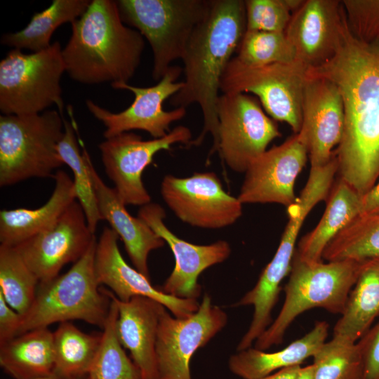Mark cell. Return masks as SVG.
<instances>
[{"label": "cell", "instance_id": "obj_1", "mask_svg": "<svg viewBox=\"0 0 379 379\" xmlns=\"http://www.w3.org/2000/svg\"><path fill=\"white\" fill-rule=\"evenodd\" d=\"M307 76L326 79L340 92L345 126L335 151L338 172L364 196L379 180V35L358 39L345 17L335 55Z\"/></svg>", "mask_w": 379, "mask_h": 379}, {"label": "cell", "instance_id": "obj_2", "mask_svg": "<svg viewBox=\"0 0 379 379\" xmlns=\"http://www.w3.org/2000/svg\"><path fill=\"white\" fill-rule=\"evenodd\" d=\"M246 30L244 1L211 0L208 12L194 30L182 58L184 86L169 100L175 108L199 105L203 128L186 145H200L209 133L213 138L209 157L218 152L216 105L221 79Z\"/></svg>", "mask_w": 379, "mask_h": 379}, {"label": "cell", "instance_id": "obj_3", "mask_svg": "<svg viewBox=\"0 0 379 379\" xmlns=\"http://www.w3.org/2000/svg\"><path fill=\"white\" fill-rule=\"evenodd\" d=\"M145 48L141 34L122 22L116 1L93 0L72 23L62 55L65 72L85 84L128 83Z\"/></svg>", "mask_w": 379, "mask_h": 379}, {"label": "cell", "instance_id": "obj_4", "mask_svg": "<svg viewBox=\"0 0 379 379\" xmlns=\"http://www.w3.org/2000/svg\"><path fill=\"white\" fill-rule=\"evenodd\" d=\"M362 262L352 260L310 262L295 253L284 288L282 307L274 321L255 341L254 347L265 351L281 344L293 321L309 310L322 308L341 315Z\"/></svg>", "mask_w": 379, "mask_h": 379}, {"label": "cell", "instance_id": "obj_5", "mask_svg": "<svg viewBox=\"0 0 379 379\" xmlns=\"http://www.w3.org/2000/svg\"><path fill=\"white\" fill-rule=\"evenodd\" d=\"M96 244L95 239L65 274L39 282L32 306L21 316L17 335L72 320H81L103 328L112 300L96 277Z\"/></svg>", "mask_w": 379, "mask_h": 379}, {"label": "cell", "instance_id": "obj_6", "mask_svg": "<svg viewBox=\"0 0 379 379\" xmlns=\"http://www.w3.org/2000/svg\"><path fill=\"white\" fill-rule=\"evenodd\" d=\"M63 119L56 110L0 116L1 187L32 178L53 177V171L64 164L58 152Z\"/></svg>", "mask_w": 379, "mask_h": 379}, {"label": "cell", "instance_id": "obj_7", "mask_svg": "<svg viewBox=\"0 0 379 379\" xmlns=\"http://www.w3.org/2000/svg\"><path fill=\"white\" fill-rule=\"evenodd\" d=\"M124 24L147 40L153 53L152 78L159 81L173 62L182 58L197 26L206 16L211 0L116 1Z\"/></svg>", "mask_w": 379, "mask_h": 379}, {"label": "cell", "instance_id": "obj_8", "mask_svg": "<svg viewBox=\"0 0 379 379\" xmlns=\"http://www.w3.org/2000/svg\"><path fill=\"white\" fill-rule=\"evenodd\" d=\"M60 44L24 53L11 49L0 62V111L4 115L40 114L56 105L63 117L60 79L65 72Z\"/></svg>", "mask_w": 379, "mask_h": 379}, {"label": "cell", "instance_id": "obj_9", "mask_svg": "<svg viewBox=\"0 0 379 379\" xmlns=\"http://www.w3.org/2000/svg\"><path fill=\"white\" fill-rule=\"evenodd\" d=\"M309 69L297 60L252 67L233 57L221 79L220 91L254 94L274 120L287 123L296 134L302 123V101Z\"/></svg>", "mask_w": 379, "mask_h": 379}, {"label": "cell", "instance_id": "obj_10", "mask_svg": "<svg viewBox=\"0 0 379 379\" xmlns=\"http://www.w3.org/2000/svg\"><path fill=\"white\" fill-rule=\"evenodd\" d=\"M260 102L247 93H222L217 100L218 152L227 166L245 173L252 162L281 136Z\"/></svg>", "mask_w": 379, "mask_h": 379}, {"label": "cell", "instance_id": "obj_11", "mask_svg": "<svg viewBox=\"0 0 379 379\" xmlns=\"http://www.w3.org/2000/svg\"><path fill=\"white\" fill-rule=\"evenodd\" d=\"M227 315L205 294L198 310L177 318L165 309L160 317L156 342L159 379H192L190 361L227 324Z\"/></svg>", "mask_w": 379, "mask_h": 379}, {"label": "cell", "instance_id": "obj_12", "mask_svg": "<svg viewBox=\"0 0 379 379\" xmlns=\"http://www.w3.org/2000/svg\"><path fill=\"white\" fill-rule=\"evenodd\" d=\"M191 140L190 129L180 125L163 138L148 140L134 133L124 132L105 139L98 147L105 173L119 198L126 205L141 207L151 203L142 175L154 155L171 149L175 143L187 145Z\"/></svg>", "mask_w": 379, "mask_h": 379}, {"label": "cell", "instance_id": "obj_13", "mask_svg": "<svg viewBox=\"0 0 379 379\" xmlns=\"http://www.w3.org/2000/svg\"><path fill=\"white\" fill-rule=\"evenodd\" d=\"M182 72L180 66L171 65L165 75L152 86L138 87L128 83L111 84L115 89L128 90L135 95L131 105L119 113H112L87 100L86 105L88 111L106 127L103 133L105 138L132 130L145 131L153 138L166 135L171 131V124L186 114V109L183 107L170 111L163 108L164 102L183 87V81H176Z\"/></svg>", "mask_w": 379, "mask_h": 379}, {"label": "cell", "instance_id": "obj_14", "mask_svg": "<svg viewBox=\"0 0 379 379\" xmlns=\"http://www.w3.org/2000/svg\"><path fill=\"white\" fill-rule=\"evenodd\" d=\"M161 197L175 216L191 226L217 230L234 224L242 215V204L224 190L213 172L195 173L185 178L166 175Z\"/></svg>", "mask_w": 379, "mask_h": 379}, {"label": "cell", "instance_id": "obj_15", "mask_svg": "<svg viewBox=\"0 0 379 379\" xmlns=\"http://www.w3.org/2000/svg\"><path fill=\"white\" fill-rule=\"evenodd\" d=\"M308 154L303 131L255 159L245 173L238 199L244 204H279L288 208L297 201L295 180Z\"/></svg>", "mask_w": 379, "mask_h": 379}, {"label": "cell", "instance_id": "obj_16", "mask_svg": "<svg viewBox=\"0 0 379 379\" xmlns=\"http://www.w3.org/2000/svg\"><path fill=\"white\" fill-rule=\"evenodd\" d=\"M95 239L75 200L52 227L15 248L39 282H46L63 266L78 261Z\"/></svg>", "mask_w": 379, "mask_h": 379}, {"label": "cell", "instance_id": "obj_17", "mask_svg": "<svg viewBox=\"0 0 379 379\" xmlns=\"http://www.w3.org/2000/svg\"><path fill=\"white\" fill-rule=\"evenodd\" d=\"M138 216L168 245L175 258V267L159 289L178 298L197 299L201 293L199 276L229 258V243L219 240L208 245H197L179 238L165 225L166 213L158 204L141 206Z\"/></svg>", "mask_w": 379, "mask_h": 379}, {"label": "cell", "instance_id": "obj_18", "mask_svg": "<svg viewBox=\"0 0 379 379\" xmlns=\"http://www.w3.org/2000/svg\"><path fill=\"white\" fill-rule=\"evenodd\" d=\"M119 239L110 227H105L97 241L95 270L100 286H108L123 302L136 296L151 298L162 304L177 318L188 317L198 310L199 303L197 299L180 298L165 293L154 287L149 279L131 267L119 251Z\"/></svg>", "mask_w": 379, "mask_h": 379}, {"label": "cell", "instance_id": "obj_19", "mask_svg": "<svg viewBox=\"0 0 379 379\" xmlns=\"http://www.w3.org/2000/svg\"><path fill=\"white\" fill-rule=\"evenodd\" d=\"M345 17L340 1H303L284 32L295 60L311 68L331 59L338 48Z\"/></svg>", "mask_w": 379, "mask_h": 379}, {"label": "cell", "instance_id": "obj_20", "mask_svg": "<svg viewBox=\"0 0 379 379\" xmlns=\"http://www.w3.org/2000/svg\"><path fill=\"white\" fill-rule=\"evenodd\" d=\"M345 126L340 92L332 81L308 77L302 101L300 131L305 135L311 167L327 164L342 139Z\"/></svg>", "mask_w": 379, "mask_h": 379}, {"label": "cell", "instance_id": "obj_21", "mask_svg": "<svg viewBox=\"0 0 379 379\" xmlns=\"http://www.w3.org/2000/svg\"><path fill=\"white\" fill-rule=\"evenodd\" d=\"M305 218L301 212L288 214V223L274 255L262 270L254 287L234 305H252L254 308L252 321L237 345V351L251 347L272 324V312L279 298L281 284L289 274L298 236Z\"/></svg>", "mask_w": 379, "mask_h": 379}, {"label": "cell", "instance_id": "obj_22", "mask_svg": "<svg viewBox=\"0 0 379 379\" xmlns=\"http://www.w3.org/2000/svg\"><path fill=\"white\" fill-rule=\"evenodd\" d=\"M106 291L118 307L117 333L120 343L130 352L142 379H159L156 342L159 319L166 308L162 304L142 296L123 302L112 291Z\"/></svg>", "mask_w": 379, "mask_h": 379}, {"label": "cell", "instance_id": "obj_23", "mask_svg": "<svg viewBox=\"0 0 379 379\" xmlns=\"http://www.w3.org/2000/svg\"><path fill=\"white\" fill-rule=\"evenodd\" d=\"M88 168L102 220L108 222L123 241L134 267L150 279L148 256L163 247L165 241L141 218L128 213L115 190L102 181L90 157Z\"/></svg>", "mask_w": 379, "mask_h": 379}, {"label": "cell", "instance_id": "obj_24", "mask_svg": "<svg viewBox=\"0 0 379 379\" xmlns=\"http://www.w3.org/2000/svg\"><path fill=\"white\" fill-rule=\"evenodd\" d=\"M53 178L54 190L41 206L1 211V245L15 247L49 229L76 200L73 179L65 171L58 170Z\"/></svg>", "mask_w": 379, "mask_h": 379}, {"label": "cell", "instance_id": "obj_25", "mask_svg": "<svg viewBox=\"0 0 379 379\" xmlns=\"http://www.w3.org/2000/svg\"><path fill=\"white\" fill-rule=\"evenodd\" d=\"M328 328L326 321H317L310 332L277 352H265L251 347L237 351L229 359V368L243 379H258L283 368L301 366L326 342Z\"/></svg>", "mask_w": 379, "mask_h": 379}, {"label": "cell", "instance_id": "obj_26", "mask_svg": "<svg viewBox=\"0 0 379 379\" xmlns=\"http://www.w3.org/2000/svg\"><path fill=\"white\" fill-rule=\"evenodd\" d=\"M361 198L351 185L340 178L331 190L321 220L300 240L295 255L310 262L321 261L324 251L331 241L361 214Z\"/></svg>", "mask_w": 379, "mask_h": 379}, {"label": "cell", "instance_id": "obj_27", "mask_svg": "<svg viewBox=\"0 0 379 379\" xmlns=\"http://www.w3.org/2000/svg\"><path fill=\"white\" fill-rule=\"evenodd\" d=\"M0 366L14 379H36L55 372L53 333L48 327L20 334L0 345Z\"/></svg>", "mask_w": 379, "mask_h": 379}, {"label": "cell", "instance_id": "obj_28", "mask_svg": "<svg viewBox=\"0 0 379 379\" xmlns=\"http://www.w3.org/2000/svg\"><path fill=\"white\" fill-rule=\"evenodd\" d=\"M379 319V259L363 261L333 336L357 342Z\"/></svg>", "mask_w": 379, "mask_h": 379}, {"label": "cell", "instance_id": "obj_29", "mask_svg": "<svg viewBox=\"0 0 379 379\" xmlns=\"http://www.w3.org/2000/svg\"><path fill=\"white\" fill-rule=\"evenodd\" d=\"M88 0H53L49 7L35 13L27 26L4 34L1 43L14 48L37 52L48 48L55 30L66 22H74L86 11Z\"/></svg>", "mask_w": 379, "mask_h": 379}, {"label": "cell", "instance_id": "obj_30", "mask_svg": "<svg viewBox=\"0 0 379 379\" xmlns=\"http://www.w3.org/2000/svg\"><path fill=\"white\" fill-rule=\"evenodd\" d=\"M53 333L55 372L67 379L87 376L98 351L102 333H86L65 321L60 323Z\"/></svg>", "mask_w": 379, "mask_h": 379}, {"label": "cell", "instance_id": "obj_31", "mask_svg": "<svg viewBox=\"0 0 379 379\" xmlns=\"http://www.w3.org/2000/svg\"><path fill=\"white\" fill-rule=\"evenodd\" d=\"M322 258L359 262L379 259V213L356 217L327 245Z\"/></svg>", "mask_w": 379, "mask_h": 379}, {"label": "cell", "instance_id": "obj_32", "mask_svg": "<svg viewBox=\"0 0 379 379\" xmlns=\"http://www.w3.org/2000/svg\"><path fill=\"white\" fill-rule=\"evenodd\" d=\"M63 121L64 133L58 142V152L64 164L72 171L76 199L84 211L89 229L95 233L102 218L89 172L90 156L85 148L80 151L74 125L65 119Z\"/></svg>", "mask_w": 379, "mask_h": 379}, {"label": "cell", "instance_id": "obj_33", "mask_svg": "<svg viewBox=\"0 0 379 379\" xmlns=\"http://www.w3.org/2000/svg\"><path fill=\"white\" fill-rule=\"evenodd\" d=\"M105 291L107 293L106 288ZM110 298V309L102 328L101 343L88 377L89 379H140L138 368L126 355L119 340L117 333L118 307Z\"/></svg>", "mask_w": 379, "mask_h": 379}, {"label": "cell", "instance_id": "obj_34", "mask_svg": "<svg viewBox=\"0 0 379 379\" xmlns=\"http://www.w3.org/2000/svg\"><path fill=\"white\" fill-rule=\"evenodd\" d=\"M39 284L18 249L0 245V293L21 316L32 306Z\"/></svg>", "mask_w": 379, "mask_h": 379}, {"label": "cell", "instance_id": "obj_35", "mask_svg": "<svg viewBox=\"0 0 379 379\" xmlns=\"http://www.w3.org/2000/svg\"><path fill=\"white\" fill-rule=\"evenodd\" d=\"M313 379H364L357 342L333 336L312 357Z\"/></svg>", "mask_w": 379, "mask_h": 379}, {"label": "cell", "instance_id": "obj_36", "mask_svg": "<svg viewBox=\"0 0 379 379\" xmlns=\"http://www.w3.org/2000/svg\"><path fill=\"white\" fill-rule=\"evenodd\" d=\"M235 56L252 67L295 62V50L285 32L249 31L242 38Z\"/></svg>", "mask_w": 379, "mask_h": 379}, {"label": "cell", "instance_id": "obj_37", "mask_svg": "<svg viewBox=\"0 0 379 379\" xmlns=\"http://www.w3.org/2000/svg\"><path fill=\"white\" fill-rule=\"evenodd\" d=\"M301 0H246V30L285 32Z\"/></svg>", "mask_w": 379, "mask_h": 379}, {"label": "cell", "instance_id": "obj_38", "mask_svg": "<svg viewBox=\"0 0 379 379\" xmlns=\"http://www.w3.org/2000/svg\"><path fill=\"white\" fill-rule=\"evenodd\" d=\"M342 5L353 34L363 41L379 35V0H344Z\"/></svg>", "mask_w": 379, "mask_h": 379}, {"label": "cell", "instance_id": "obj_39", "mask_svg": "<svg viewBox=\"0 0 379 379\" xmlns=\"http://www.w3.org/2000/svg\"><path fill=\"white\" fill-rule=\"evenodd\" d=\"M357 343L364 363V379H379V319Z\"/></svg>", "mask_w": 379, "mask_h": 379}, {"label": "cell", "instance_id": "obj_40", "mask_svg": "<svg viewBox=\"0 0 379 379\" xmlns=\"http://www.w3.org/2000/svg\"><path fill=\"white\" fill-rule=\"evenodd\" d=\"M21 315L14 310L0 293V345L17 336Z\"/></svg>", "mask_w": 379, "mask_h": 379}, {"label": "cell", "instance_id": "obj_41", "mask_svg": "<svg viewBox=\"0 0 379 379\" xmlns=\"http://www.w3.org/2000/svg\"><path fill=\"white\" fill-rule=\"evenodd\" d=\"M379 213V180L361 198V214Z\"/></svg>", "mask_w": 379, "mask_h": 379}, {"label": "cell", "instance_id": "obj_42", "mask_svg": "<svg viewBox=\"0 0 379 379\" xmlns=\"http://www.w3.org/2000/svg\"><path fill=\"white\" fill-rule=\"evenodd\" d=\"M302 366H295L277 371L258 379H295Z\"/></svg>", "mask_w": 379, "mask_h": 379}, {"label": "cell", "instance_id": "obj_43", "mask_svg": "<svg viewBox=\"0 0 379 379\" xmlns=\"http://www.w3.org/2000/svg\"><path fill=\"white\" fill-rule=\"evenodd\" d=\"M314 366L312 364L301 366L295 379H313Z\"/></svg>", "mask_w": 379, "mask_h": 379}, {"label": "cell", "instance_id": "obj_44", "mask_svg": "<svg viewBox=\"0 0 379 379\" xmlns=\"http://www.w3.org/2000/svg\"><path fill=\"white\" fill-rule=\"evenodd\" d=\"M36 379H67V378H66L60 375V374L54 372V373H53L52 375H51L49 376L40 378H36Z\"/></svg>", "mask_w": 379, "mask_h": 379}, {"label": "cell", "instance_id": "obj_45", "mask_svg": "<svg viewBox=\"0 0 379 379\" xmlns=\"http://www.w3.org/2000/svg\"><path fill=\"white\" fill-rule=\"evenodd\" d=\"M80 379H89V378H88V375H87V376H86V377H84V378H80Z\"/></svg>", "mask_w": 379, "mask_h": 379}, {"label": "cell", "instance_id": "obj_46", "mask_svg": "<svg viewBox=\"0 0 379 379\" xmlns=\"http://www.w3.org/2000/svg\"><path fill=\"white\" fill-rule=\"evenodd\" d=\"M140 379H142V378H140Z\"/></svg>", "mask_w": 379, "mask_h": 379}]
</instances>
